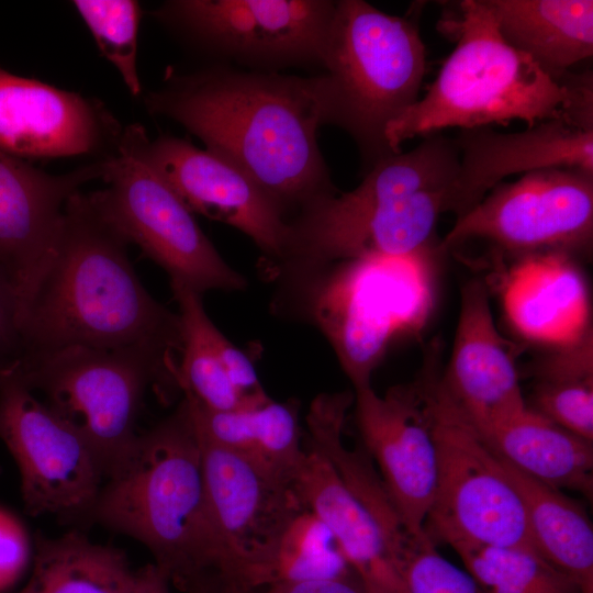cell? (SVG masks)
<instances>
[{
    "mask_svg": "<svg viewBox=\"0 0 593 593\" xmlns=\"http://www.w3.org/2000/svg\"><path fill=\"white\" fill-rule=\"evenodd\" d=\"M166 75L145 96L146 109L180 124L206 150L240 168L282 210L338 191L317 143L324 111L316 75L221 63Z\"/></svg>",
    "mask_w": 593,
    "mask_h": 593,
    "instance_id": "obj_1",
    "label": "cell"
},
{
    "mask_svg": "<svg viewBox=\"0 0 593 593\" xmlns=\"http://www.w3.org/2000/svg\"><path fill=\"white\" fill-rule=\"evenodd\" d=\"M126 245L88 193L69 198L55 256L21 324L19 355L72 345L135 348L177 367L178 314L143 287Z\"/></svg>",
    "mask_w": 593,
    "mask_h": 593,
    "instance_id": "obj_2",
    "label": "cell"
},
{
    "mask_svg": "<svg viewBox=\"0 0 593 593\" xmlns=\"http://www.w3.org/2000/svg\"><path fill=\"white\" fill-rule=\"evenodd\" d=\"M92 523L145 546L154 564L184 593L209 577L225 574L227 560L206 501L200 443L183 400L172 415L139 434L130 458L104 481Z\"/></svg>",
    "mask_w": 593,
    "mask_h": 593,
    "instance_id": "obj_3",
    "label": "cell"
},
{
    "mask_svg": "<svg viewBox=\"0 0 593 593\" xmlns=\"http://www.w3.org/2000/svg\"><path fill=\"white\" fill-rule=\"evenodd\" d=\"M452 24L456 46L426 93L384 131L398 153L404 141L460 130L507 125L528 127L561 116L593 120L592 72L559 81L532 58L508 45L483 0L458 2Z\"/></svg>",
    "mask_w": 593,
    "mask_h": 593,
    "instance_id": "obj_4",
    "label": "cell"
},
{
    "mask_svg": "<svg viewBox=\"0 0 593 593\" xmlns=\"http://www.w3.org/2000/svg\"><path fill=\"white\" fill-rule=\"evenodd\" d=\"M425 68V45L415 21L363 0L335 1L316 75L324 125H335L354 139L365 174L395 154L384 131L418 100Z\"/></svg>",
    "mask_w": 593,
    "mask_h": 593,
    "instance_id": "obj_5",
    "label": "cell"
},
{
    "mask_svg": "<svg viewBox=\"0 0 593 593\" xmlns=\"http://www.w3.org/2000/svg\"><path fill=\"white\" fill-rule=\"evenodd\" d=\"M13 363L24 383L41 392L43 402L87 441L105 480L136 446L147 385L156 380L176 384L174 370L163 359L135 348L72 345L22 353Z\"/></svg>",
    "mask_w": 593,
    "mask_h": 593,
    "instance_id": "obj_6",
    "label": "cell"
},
{
    "mask_svg": "<svg viewBox=\"0 0 593 593\" xmlns=\"http://www.w3.org/2000/svg\"><path fill=\"white\" fill-rule=\"evenodd\" d=\"M429 251L342 260L314 289L312 317L355 390L371 385L396 338L426 324L434 299Z\"/></svg>",
    "mask_w": 593,
    "mask_h": 593,
    "instance_id": "obj_7",
    "label": "cell"
},
{
    "mask_svg": "<svg viewBox=\"0 0 593 593\" xmlns=\"http://www.w3.org/2000/svg\"><path fill=\"white\" fill-rule=\"evenodd\" d=\"M436 359L429 355L425 367L437 456L425 532L434 541L460 538L539 555L519 493L497 454L443 389Z\"/></svg>",
    "mask_w": 593,
    "mask_h": 593,
    "instance_id": "obj_8",
    "label": "cell"
},
{
    "mask_svg": "<svg viewBox=\"0 0 593 593\" xmlns=\"http://www.w3.org/2000/svg\"><path fill=\"white\" fill-rule=\"evenodd\" d=\"M101 179L105 187L88 193L97 212L165 269L170 281L201 294L245 288V278L220 256L189 208L122 135L116 150L103 159Z\"/></svg>",
    "mask_w": 593,
    "mask_h": 593,
    "instance_id": "obj_9",
    "label": "cell"
},
{
    "mask_svg": "<svg viewBox=\"0 0 593 593\" xmlns=\"http://www.w3.org/2000/svg\"><path fill=\"white\" fill-rule=\"evenodd\" d=\"M331 0H169L152 15L193 47L250 70L322 67Z\"/></svg>",
    "mask_w": 593,
    "mask_h": 593,
    "instance_id": "obj_10",
    "label": "cell"
},
{
    "mask_svg": "<svg viewBox=\"0 0 593 593\" xmlns=\"http://www.w3.org/2000/svg\"><path fill=\"white\" fill-rule=\"evenodd\" d=\"M14 360L0 373V439L20 475L24 512L91 524L105 481L87 441L24 383ZM81 529V528H80Z\"/></svg>",
    "mask_w": 593,
    "mask_h": 593,
    "instance_id": "obj_11",
    "label": "cell"
},
{
    "mask_svg": "<svg viewBox=\"0 0 593 593\" xmlns=\"http://www.w3.org/2000/svg\"><path fill=\"white\" fill-rule=\"evenodd\" d=\"M592 239L593 174L547 168L495 186L456 219L438 250L483 240L515 259L540 254L572 257L591 250Z\"/></svg>",
    "mask_w": 593,
    "mask_h": 593,
    "instance_id": "obj_12",
    "label": "cell"
},
{
    "mask_svg": "<svg viewBox=\"0 0 593 593\" xmlns=\"http://www.w3.org/2000/svg\"><path fill=\"white\" fill-rule=\"evenodd\" d=\"M195 432L206 501L227 560L219 582L239 592L259 590L281 533L304 505L294 481L272 475Z\"/></svg>",
    "mask_w": 593,
    "mask_h": 593,
    "instance_id": "obj_13",
    "label": "cell"
},
{
    "mask_svg": "<svg viewBox=\"0 0 593 593\" xmlns=\"http://www.w3.org/2000/svg\"><path fill=\"white\" fill-rule=\"evenodd\" d=\"M122 136L193 214L237 228L269 255H286L289 223L282 208L240 168L172 135L150 139L139 124L124 127Z\"/></svg>",
    "mask_w": 593,
    "mask_h": 593,
    "instance_id": "obj_14",
    "label": "cell"
},
{
    "mask_svg": "<svg viewBox=\"0 0 593 593\" xmlns=\"http://www.w3.org/2000/svg\"><path fill=\"white\" fill-rule=\"evenodd\" d=\"M355 415L363 448L406 530L424 535L437 474L426 371L383 395L371 385L355 390Z\"/></svg>",
    "mask_w": 593,
    "mask_h": 593,
    "instance_id": "obj_15",
    "label": "cell"
},
{
    "mask_svg": "<svg viewBox=\"0 0 593 593\" xmlns=\"http://www.w3.org/2000/svg\"><path fill=\"white\" fill-rule=\"evenodd\" d=\"M102 174L103 159L55 175L0 150V268L18 293L21 323L55 256L67 201Z\"/></svg>",
    "mask_w": 593,
    "mask_h": 593,
    "instance_id": "obj_16",
    "label": "cell"
},
{
    "mask_svg": "<svg viewBox=\"0 0 593 593\" xmlns=\"http://www.w3.org/2000/svg\"><path fill=\"white\" fill-rule=\"evenodd\" d=\"M122 132L100 101L0 67V150L26 161L110 156Z\"/></svg>",
    "mask_w": 593,
    "mask_h": 593,
    "instance_id": "obj_17",
    "label": "cell"
},
{
    "mask_svg": "<svg viewBox=\"0 0 593 593\" xmlns=\"http://www.w3.org/2000/svg\"><path fill=\"white\" fill-rule=\"evenodd\" d=\"M459 167L449 190V212L460 216L510 176L547 168L593 174V120L561 116L516 133L490 126L460 130L454 138Z\"/></svg>",
    "mask_w": 593,
    "mask_h": 593,
    "instance_id": "obj_18",
    "label": "cell"
},
{
    "mask_svg": "<svg viewBox=\"0 0 593 593\" xmlns=\"http://www.w3.org/2000/svg\"><path fill=\"white\" fill-rule=\"evenodd\" d=\"M439 381L483 437L527 407L513 349L496 328L481 280L461 289L452 350Z\"/></svg>",
    "mask_w": 593,
    "mask_h": 593,
    "instance_id": "obj_19",
    "label": "cell"
},
{
    "mask_svg": "<svg viewBox=\"0 0 593 593\" xmlns=\"http://www.w3.org/2000/svg\"><path fill=\"white\" fill-rule=\"evenodd\" d=\"M458 167L459 152L454 138L439 133L427 135L415 148L378 161L354 190L323 194L303 204L299 216L289 223L287 250L398 199L423 190L449 188Z\"/></svg>",
    "mask_w": 593,
    "mask_h": 593,
    "instance_id": "obj_20",
    "label": "cell"
},
{
    "mask_svg": "<svg viewBox=\"0 0 593 593\" xmlns=\"http://www.w3.org/2000/svg\"><path fill=\"white\" fill-rule=\"evenodd\" d=\"M500 287L510 324L529 342L555 348L592 331L589 288L568 255L515 259Z\"/></svg>",
    "mask_w": 593,
    "mask_h": 593,
    "instance_id": "obj_21",
    "label": "cell"
},
{
    "mask_svg": "<svg viewBox=\"0 0 593 593\" xmlns=\"http://www.w3.org/2000/svg\"><path fill=\"white\" fill-rule=\"evenodd\" d=\"M294 486L303 505L331 530L348 567L370 593H405L401 569L378 523L332 462L310 444Z\"/></svg>",
    "mask_w": 593,
    "mask_h": 593,
    "instance_id": "obj_22",
    "label": "cell"
},
{
    "mask_svg": "<svg viewBox=\"0 0 593 593\" xmlns=\"http://www.w3.org/2000/svg\"><path fill=\"white\" fill-rule=\"evenodd\" d=\"M449 189L423 190L398 199L290 247L286 256L316 265L366 256L403 257L430 250L437 221L449 212Z\"/></svg>",
    "mask_w": 593,
    "mask_h": 593,
    "instance_id": "obj_23",
    "label": "cell"
},
{
    "mask_svg": "<svg viewBox=\"0 0 593 593\" xmlns=\"http://www.w3.org/2000/svg\"><path fill=\"white\" fill-rule=\"evenodd\" d=\"M505 42L559 81L593 54L592 0H483Z\"/></svg>",
    "mask_w": 593,
    "mask_h": 593,
    "instance_id": "obj_24",
    "label": "cell"
},
{
    "mask_svg": "<svg viewBox=\"0 0 593 593\" xmlns=\"http://www.w3.org/2000/svg\"><path fill=\"white\" fill-rule=\"evenodd\" d=\"M195 429L278 478L294 481L304 456L295 401L269 402L248 410L215 412L183 399Z\"/></svg>",
    "mask_w": 593,
    "mask_h": 593,
    "instance_id": "obj_25",
    "label": "cell"
},
{
    "mask_svg": "<svg viewBox=\"0 0 593 593\" xmlns=\"http://www.w3.org/2000/svg\"><path fill=\"white\" fill-rule=\"evenodd\" d=\"M500 458L558 490L592 499L593 444L559 427L528 406L484 437Z\"/></svg>",
    "mask_w": 593,
    "mask_h": 593,
    "instance_id": "obj_26",
    "label": "cell"
},
{
    "mask_svg": "<svg viewBox=\"0 0 593 593\" xmlns=\"http://www.w3.org/2000/svg\"><path fill=\"white\" fill-rule=\"evenodd\" d=\"M500 459L523 500L539 555L573 579L581 593H593V527L583 505Z\"/></svg>",
    "mask_w": 593,
    "mask_h": 593,
    "instance_id": "obj_27",
    "label": "cell"
},
{
    "mask_svg": "<svg viewBox=\"0 0 593 593\" xmlns=\"http://www.w3.org/2000/svg\"><path fill=\"white\" fill-rule=\"evenodd\" d=\"M32 563L19 593H130L136 577L122 550L74 527L58 537L36 534Z\"/></svg>",
    "mask_w": 593,
    "mask_h": 593,
    "instance_id": "obj_28",
    "label": "cell"
},
{
    "mask_svg": "<svg viewBox=\"0 0 593 593\" xmlns=\"http://www.w3.org/2000/svg\"><path fill=\"white\" fill-rule=\"evenodd\" d=\"M179 307L180 359L176 384L186 396L215 412H236L260 406L245 396L232 382L208 334L211 322L201 293L170 281Z\"/></svg>",
    "mask_w": 593,
    "mask_h": 593,
    "instance_id": "obj_29",
    "label": "cell"
},
{
    "mask_svg": "<svg viewBox=\"0 0 593 593\" xmlns=\"http://www.w3.org/2000/svg\"><path fill=\"white\" fill-rule=\"evenodd\" d=\"M446 544L488 593H581L573 579L530 550L460 538Z\"/></svg>",
    "mask_w": 593,
    "mask_h": 593,
    "instance_id": "obj_30",
    "label": "cell"
},
{
    "mask_svg": "<svg viewBox=\"0 0 593 593\" xmlns=\"http://www.w3.org/2000/svg\"><path fill=\"white\" fill-rule=\"evenodd\" d=\"M350 572L331 530L304 506L281 533L262 571L259 590L328 580Z\"/></svg>",
    "mask_w": 593,
    "mask_h": 593,
    "instance_id": "obj_31",
    "label": "cell"
},
{
    "mask_svg": "<svg viewBox=\"0 0 593 593\" xmlns=\"http://www.w3.org/2000/svg\"><path fill=\"white\" fill-rule=\"evenodd\" d=\"M92 34L101 54L119 71L130 93L142 85L137 70V35L142 9L134 0H75L71 2Z\"/></svg>",
    "mask_w": 593,
    "mask_h": 593,
    "instance_id": "obj_32",
    "label": "cell"
},
{
    "mask_svg": "<svg viewBox=\"0 0 593 593\" xmlns=\"http://www.w3.org/2000/svg\"><path fill=\"white\" fill-rule=\"evenodd\" d=\"M527 406L593 444V380L535 382Z\"/></svg>",
    "mask_w": 593,
    "mask_h": 593,
    "instance_id": "obj_33",
    "label": "cell"
},
{
    "mask_svg": "<svg viewBox=\"0 0 593 593\" xmlns=\"http://www.w3.org/2000/svg\"><path fill=\"white\" fill-rule=\"evenodd\" d=\"M405 593H488L467 571L443 557L426 535L406 557Z\"/></svg>",
    "mask_w": 593,
    "mask_h": 593,
    "instance_id": "obj_34",
    "label": "cell"
},
{
    "mask_svg": "<svg viewBox=\"0 0 593 593\" xmlns=\"http://www.w3.org/2000/svg\"><path fill=\"white\" fill-rule=\"evenodd\" d=\"M535 382L593 380V331L537 359L526 371Z\"/></svg>",
    "mask_w": 593,
    "mask_h": 593,
    "instance_id": "obj_35",
    "label": "cell"
},
{
    "mask_svg": "<svg viewBox=\"0 0 593 593\" xmlns=\"http://www.w3.org/2000/svg\"><path fill=\"white\" fill-rule=\"evenodd\" d=\"M33 556V544L18 516L0 506V584L15 578Z\"/></svg>",
    "mask_w": 593,
    "mask_h": 593,
    "instance_id": "obj_36",
    "label": "cell"
},
{
    "mask_svg": "<svg viewBox=\"0 0 593 593\" xmlns=\"http://www.w3.org/2000/svg\"><path fill=\"white\" fill-rule=\"evenodd\" d=\"M21 306L15 288L0 268V354L15 359L21 349Z\"/></svg>",
    "mask_w": 593,
    "mask_h": 593,
    "instance_id": "obj_37",
    "label": "cell"
},
{
    "mask_svg": "<svg viewBox=\"0 0 593 593\" xmlns=\"http://www.w3.org/2000/svg\"><path fill=\"white\" fill-rule=\"evenodd\" d=\"M262 590L268 593H370L354 572L328 580L283 583Z\"/></svg>",
    "mask_w": 593,
    "mask_h": 593,
    "instance_id": "obj_38",
    "label": "cell"
},
{
    "mask_svg": "<svg viewBox=\"0 0 593 593\" xmlns=\"http://www.w3.org/2000/svg\"><path fill=\"white\" fill-rule=\"evenodd\" d=\"M170 582L166 574L154 563L136 570V577L130 593H170Z\"/></svg>",
    "mask_w": 593,
    "mask_h": 593,
    "instance_id": "obj_39",
    "label": "cell"
},
{
    "mask_svg": "<svg viewBox=\"0 0 593 593\" xmlns=\"http://www.w3.org/2000/svg\"><path fill=\"white\" fill-rule=\"evenodd\" d=\"M188 593H219V582L215 577L206 578L197 583Z\"/></svg>",
    "mask_w": 593,
    "mask_h": 593,
    "instance_id": "obj_40",
    "label": "cell"
},
{
    "mask_svg": "<svg viewBox=\"0 0 593 593\" xmlns=\"http://www.w3.org/2000/svg\"><path fill=\"white\" fill-rule=\"evenodd\" d=\"M14 359L11 357H8L3 354H0V373L3 371L5 367H8ZM0 474H1V467H0Z\"/></svg>",
    "mask_w": 593,
    "mask_h": 593,
    "instance_id": "obj_41",
    "label": "cell"
},
{
    "mask_svg": "<svg viewBox=\"0 0 593 593\" xmlns=\"http://www.w3.org/2000/svg\"><path fill=\"white\" fill-rule=\"evenodd\" d=\"M220 593H268V592L265 590H256V591H250V592H237L231 589H222L220 590Z\"/></svg>",
    "mask_w": 593,
    "mask_h": 593,
    "instance_id": "obj_42",
    "label": "cell"
}]
</instances>
